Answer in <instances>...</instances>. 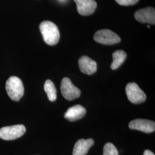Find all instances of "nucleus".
I'll list each match as a JSON object with an SVG mask.
<instances>
[{
  "mask_svg": "<svg viewBox=\"0 0 155 155\" xmlns=\"http://www.w3.org/2000/svg\"><path fill=\"white\" fill-rule=\"evenodd\" d=\"M39 28L46 44L55 45L59 42L60 32L55 24L50 21H44L40 23Z\"/></svg>",
  "mask_w": 155,
  "mask_h": 155,
  "instance_id": "nucleus-1",
  "label": "nucleus"
},
{
  "mask_svg": "<svg viewBox=\"0 0 155 155\" xmlns=\"http://www.w3.org/2000/svg\"><path fill=\"white\" fill-rule=\"evenodd\" d=\"M6 90L12 100L18 101L24 93L22 81L15 76L9 78L6 82Z\"/></svg>",
  "mask_w": 155,
  "mask_h": 155,
  "instance_id": "nucleus-2",
  "label": "nucleus"
},
{
  "mask_svg": "<svg viewBox=\"0 0 155 155\" xmlns=\"http://www.w3.org/2000/svg\"><path fill=\"white\" fill-rule=\"evenodd\" d=\"M95 41L102 45H111L121 41L120 37L109 29H101L97 31L94 35Z\"/></svg>",
  "mask_w": 155,
  "mask_h": 155,
  "instance_id": "nucleus-3",
  "label": "nucleus"
},
{
  "mask_svg": "<svg viewBox=\"0 0 155 155\" xmlns=\"http://www.w3.org/2000/svg\"><path fill=\"white\" fill-rule=\"evenodd\" d=\"M26 128L23 125H15L0 129V138L5 140H13L20 138L25 133Z\"/></svg>",
  "mask_w": 155,
  "mask_h": 155,
  "instance_id": "nucleus-4",
  "label": "nucleus"
},
{
  "mask_svg": "<svg viewBox=\"0 0 155 155\" xmlns=\"http://www.w3.org/2000/svg\"><path fill=\"white\" fill-rule=\"evenodd\" d=\"M125 90L128 100L133 104H139L144 102L146 100V95L137 83H127Z\"/></svg>",
  "mask_w": 155,
  "mask_h": 155,
  "instance_id": "nucleus-5",
  "label": "nucleus"
},
{
  "mask_svg": "<svg viewBox=\"0 0 155 155\" xmlns=\"http://www.w3.org/2000/svg\"><path fill=\"white\" fill-rule=\"evenodd\" d=\"M61 94L64 98L68 101H72L81 95V90L72 83L68 78H64L61 81Z\"/></svg>",
  "mask_w": 155,
  "mask_h": 155,
  "instance_id": "nucleus-6",
  "label": "nucleus"
},
{
  "mask_svg": "<svg viewBox=\"0 0 155 155\" xmlns=\"http://www.w3.org/2000/svg\"><path fill=\"white\" fill-rule=\"evenodd\" d=\"M129 127L145 133H152L155 131V123L154 121L148 120L136 119L129 122Z\"/></svg>",
  "mask_w": 155,
  "mask_h": 155,
  "instance_id": "nucleus-7",
  "label": "nucleus"
},
{
  "mask_svg": "<svg viewBox=\"0 0 155 155\" xmlns=\"http://www.w3.org/2000/svg\"><path fill=\"white\" fill-rule=\"evenodd\" d=\"M134 18L141 23L155 24V10L153 8L147 7L136 12Z\"/></svg>",
  "mask_w": 155,
  "mask_h": 155,
  "instance_id": "nucleus-8",
  "label": "nucleus"
},
{
  "mask_svg": "<svg viewBox=\"0 0 155 155\" xmlns=\"http://www.w3.org/2000/svg\"><path fill=\"white\" fill-rule=\"evenodd\" d=\"M77 4L78 13L82 16H89L94 13L97 4L94 0H74Z\"/></svg>",
  "mask_w": 155,
  "mask_h": 155,
  "instance_id": "nucleus-9",
  "label": "nucleus"
},
{
  "mask_svg": "<svg viewBox=\"0 0 155 155\" xmlns=\"http://www.w3.org/2000/svg\"><path fill=\"white\" fill-rule=\"evenodd\" d=\"M78 65L81 72L87 75L93 74L97 70L96 61L87 56H83L79 59Z\"/></svg>",
  "mask_w": 155,
  "mask_h": 155,
  "instance_id": "nucleus-10",
  "label": "nucleus"
},
{
  "mask_svg": "<svg viewBox=\"0 0 155 155\" xmlns=\"http://www.w3.org/2000/svg\"><path fill=\"white\" fill-rule=\"evenodd\" d=\"M86 113V109L80 105H77L68 108L64 117L70 121H75L81 119Z\"/></svg>",
  "mask_w": 155,
  "mask_h": 155,
  "instance_id": "nucleus-11",
  "label": "nucleus"
},
{
  "mask_svg": "<svg viewBox=\"0 0 155 155\" xmlns=\"http://www.w3.org/2000/svg\"><path fill=\"white\" fill-rule=\"evenodd\" d=\"M94 144V140L92 139H80L75 143L74 150L73 155H86L91 147Z\"/></svg>",
  "mask_w": 155,
  "mask_h": 155,
  "instance_id": "nucleus-12",
  "label": "nucleus"
},
{
  "mask_svg": "<svg viewBox=\"0 0 155 155\" xmlns=\"http://www.w3.org/2000/svg\"><path fill=\"white\" fill-rule=\"evenodd\" d=\"M127 56L126 52L122 50H118L113 52L112 55L113 61L111 64V68L114 70L119 68L125 61Z\"/></svg>",
  "mask_w": 155,
  "mask_h": 155,
  "instance_id": "nucleus-13",
  "label": "nucleus"
},
{
  "mask_svg": "<svg viewBox=\"0 0 155 155\" xmlns=\"http://www.w3.org/2000/svg\"><path fill=\"white\" fill-rule=\"evenodd\" d=\"M45 90L50 101L54 102L56 100L57 91L55 86L52 81L48 79L45 81Z\"/></svg>",
  "mask_w": 155,
  "mask_h": 155,
  "instance_id": "nucleus-14",
  "label": "nucleus"
},
{
  "mask_svg": "<svg viewBox=\"0 0 155 155\" xmlns=\"http://www.w3.org/2000/svg\"><path fill=\"white\" fill-rule=\"evenodd\" d=\"M118 151L114 144L108 143H106L104 148L103 155H118Z\"/></svg>",
  "mask_w": 155,
  "mask_h": 155,
  "instance_id": "nucleus-15",
  "label": "nucleus"
},
{
  "mask_svg": "<svg viewBox=\"0 0 155 155\" xmlns=\"http://www.w3.org/2000/svg\"><path fill=\"white\" fill-rule=\"evenodd\" d=\"M117 2L122 6L133 5L137 4L139 0H115Z\"/></svg>",
  "mask_w": 155,
  "mask_h": 155,
  "instance_id": "nucleus-16",
  "label": "nucleus"
},
{
  "mask_svg": "<svg viewBox=\"0 0 155 155\" xmlns=\"http://www.w3.org/2000/svg\"><path fill=\"white\" fill-rule=\"evenodd\" d=\"M143 155H155V154L150 150H145Z\"/></svg>",
  "mask_w": 155,
  "mask_h": 155,
  "instance_id": "nucleus-17",
  "label": "nucleus"
},
{
  "mask_svg": "<svg viewBox=\"0 0 155 155\" xmlns=\"http://www.w3.org/2000/svg\"><path fill=\"white\" fill-rule=\"evenodd\" d=\"M58 1L61 3H65L67 1V0H58Z\"/></svg>",
  "mask_w": 155,
  "mask_h": 155,
  "instance_id": "nucleus-18",
  "label": "nucleus"
},
{
  "mask_svg": "<svg viewBox=\"0 0 155 155\" xmlns=\"http://www.w3.org/2000/svg\"><path fill=\"white\" fill-rule=\"evenodd\" d=\"M147 27H148V28H150V27L149 26V25H148V26H147Z\"/></svg>",
  "mask_w": 155,
  "mask_h": 155,
  "instance_id": "nucleus-19",
  "label": "nucleus"
}]
</instances>
